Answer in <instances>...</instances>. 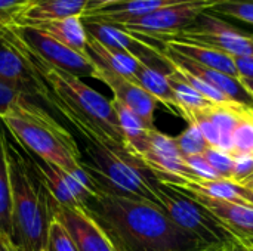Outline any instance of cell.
I'll list each match as a JSON object with an SVG mask.
<instances>
[{"instance_id":"d6a6232c","label":"cell","mask_w":253,"mask_h":251,"mask_svg":"<svg viewBox=\"0 0 253 251\" xmlns=\"http://www.w3.org/2000/svg\"><path fill=\"white\" fill-rule=\"evenodd\" d=\"M184 161L190 167V170L199 178L205 180H221L222 178L213 170V167L209 164V161L205 158V155H188L184 157Z\"/></svg>"},{"instance_id":"8d00e7d4","label":"cell","mask_w":253,"mask_h":251,"mask_svg":"<svg viewBox=\"0 0 253 251\" xmlns=\"http://www.w3.org/2000/svg\"><path fill=\"white\" fill-rule=\"evenodd\" d=\"M117 1H122V0H87L86 10L99 9V7H104V6H108V4H113V3H117Z\"/></svg>"},{"instance_id":"7c38bea8","label":"cell","mask_w":253,"mask_h":251,"mask_svg":"<svg viewBox=\"0 0 253 251\" xmlns=\"http://www.w3.org/2000/svg\"><path fill=\"white\" fill-rule=\"evenodd\" d=\"M0 80L22 90L33 99H40L43 84L16 46L6 25L0 27Z\"/></svg>"},{"instance_id":"9a60e30c","label":"cell","mask_w":253,"mask_h":251,"mask_svg":"<svg viewBox=\"0 0 253 251\" xmlns=\"http://www.w3.org/2000/svg\"><path fill=\"white\" fill-rule=\"evenodd\" d=\"M163 55L166 56V59L178 70H182L185 72H190L191 75L200 78L202 81L208 83L209 86H212L215 90H218L219 93H222L228 101L245 105L253 108V98L249 95V92L243 87V84L240 83L239 78L228 75L225 72L203 67L185 56H182L181 53L163 46L162 49Z\"/></svg>"},{"instance_id":"e0dca14e","label":"cell","mask_w":253,"mask_h":251,"mask_svg":"<svg viewBox=\"0 0 253 251\" xmlns=\"http://www.w3.org/2000/svg\"><path fill=\"white\" fill-rule=\"evenodd\" d=\"M193 1V0H122L99 9L86 10L82 15L83 22H99L110 25H125L138 21L159 9Z\"/></svg>"},{"instance_id":"277c9868","label":"cell","mask_w":253,"mask_h":251,"mask_svg":"<svg viewBox=\"0 0 253 251\" xmlns=\"http://www.w3.org/2000/svg\"><path fill=\"white\" fill-rule=\"evenodd\" d=\"M0 123L27 152L68 173L82 170L83 154L74 136L33 99L13 107Z\"/></svg>"},{"instance_id":"ab89813d","label":"cell","mask_w":253,"mask_h":251,"mask_svg":"<svg viewBox=\"0 0 253 251\" xmlns=\"http://www.w3.org/2000/svg\"><path fill=\"white\" fill-rule=\"evenodd\" d=\"M225 251H253V246L249 244H245V243H240V241H236L233 243L231 246H228Z\"/></svg>"},{"instance_id":"e575fe53","label":"cell","mask_w":253,"mask_h":251,"mask_svg":"<svg viewBox=\"0 0 253 251\" xmlns=\"http://www.w3.org/2000/svg\"><path fill=\"white\" fill-rule=\"evenodd\" d=\"M30 0H0V25L10 24Z\"/></svg>"},{"instance_id":"ba28073f","label":"cell","mask_w":253,"mask_h":251,"mask_svg":"<svg viewBox=\"0 0 253 251\" xmlns=\"http://www.w3.org/2000/svg\"><path fill=\"white\" fill-rule=\"evenodd\" d=\"M218 1L221 0H193L168 6L138 21L119 27L141 40H157L162 43L193 25L203 12L209 10Z\"/></svg>"},{"instance_id":"ee69618b","label":"cell","mask_w":253,"mask_h":251,"mask_svg":"<svg viewBox=\"0 0 253 251\" xmlns=\"http://www.w3.org/2000/svg\"><path fill=\"white\" fill-rule=\"evenodd\" d=\"M0 27H1V25H0Z\"/></svg>"},{"instance_id":"603a6c76","label":"cell","mask_w":253,"mask_h":251,"mask_svg":"<svg viewBox=\"0 0 253 251\" xmlns=\"http://www.w3.org/2000/svg\"><path fill=\"white\" fill-rule=\"evenodd\" d=\"M132 81H135L145 92H148L157 102L165 104L166 107L172 108L176 114H179V107H178L175 93H173V90L169 84L168 75L165 72L141 64L138 67Z\"/></svg>"},{"instance_id":"5bb4252c","label":"cell","mask_w":253,"mask_h":251,"mask_svg":"<svg viewBox=\"0 0 253 251\" xmlns=\"http://www.w3.org/2000/svg\"><path fill=\"white\" fill-rule=\"evenodd\" d=\"M178 188V186H175ZM185 195L191 197L197 203H200L205 209H208L221 223L228 229L234 238L240 243L253 246V209L245 204L231 203L221 198H213L205 195L199 191L188 188H178Z\"/></svg>"},{"instance_id":"484cf974","label":"cell","mask_w":253,"mask_h":251,"mask_svg":"<svg viewBox=\"0 0 253 251\" xmlns=\"http://www.w3.org/2000/svg\"><path fill=\"white\" fill-rule=\"evenodd\" d=\"M233 155H253V108L243 107L233 133Z\"/></svg>"},{"instance_id":"836d02e7","label":"cell","mask_w":253,"mask_h":251,"mask_svg":"<svg viewBox=\"0 0 253 251\" xmlns=\"http://www.w3.org/2000/svg\"><path fill=\"white\" fill-rule=\"evenodd\" d=\"M234 158V172L230 182L243 186L253 178V155H237Z\"/></svg>"},{"instance_id":"1f68e13d","label":"cell","mask_w":253,"mask_h":251,"mask_svg":"<svg viewBox=\"0 0 253 251\" xmlns=\"http://www.w3.org/2000/svg\"><path fill=\"white\" fill-rule=\"evenodd\" d=\"M28 99H33V98L24 93L22 90L16 89L15 86L0 80V117L7 114L13 107Z\"/></svg>"},{"instance_id":"4fadbf2b","label":"cell","mask_w":253,"mask_h":251,"mask_svg":"<svg viewBox=\"0 0 253 251\" xmlns=\"http://www.w3.org/2000/svg\"><path fill=\"white\" fill-rule=\"evenodd\" d=\"M55 219L67 229L79 251H116L98 222L82 207H55Z\"/></svg>"},{"instance_id":"8fae6325","label":"cell","mask_w":253,"mask_h":251,"mask_svg":"<svg viewBox=\"0 0 253 251\" xmlns=\"http://www.w3.org/2000/svg\"><path fill=\"white\" fill-rule=\"evenodd\" d=\"M138 158L153 172L156 179L163 183L179 185L182 179L191 182L199 179L184 161L175 138L157 129L150 132L147 145Z\"/></svg>"},{"instance_id":"52a82bcc","label":"cell","mask_w":253,"mask_h":251,"mask_svg":"<svg viewBox=\"0 0 253 251\" xmlns=\"http://www.w3.org/2000/svg\"><path fill=\"white\" fill-rule=\"evenodd\" d=\"M168 40L213 47L233 58H253V34L242 31L209 10L203 12L193 25Z\"/></svg>"},{"instance_id":"83f0119b","label":"cell","mask_w":253,"mask_h":251,"mask_svg":"<svg viewBox=\"0 0 253 251\" xmlns=\"http://www.w3.org/2000/svg\"><path fill=\"white\" fill-rule=\"evenodd\" d=\"M209 12L253 24V0H221Z\"/></svg>"},{"instance_id":"30bf717a","label":"cell","mask_w":253,"mask_h":251,"mask_svg":"<svg viewBox=\"0 0 253 251\" xmlns=\"http://www.w3.org/2000/svg\"><path fill=\"white\" fill-rule=\"evenodd\" d=\"M13 33L44 62L49 65L62 70L68 74H73L76 77H92L95 78V64L86 56L82 55L58 40L47 36L44 31L28 27V25H16V24H7Z\"/></svg>"},{"instance_id":"7bdbcfd3","label":"cell","mask_w":253,"mask_h":251,"mask_svg":"<svg viewBox=\"0 0 253 251\" xmlns=\"http://www.w3.org/2000/svg\"><path fill=\"white\" fill-rule=\"evenodd\" d=\"M225 249H227V247H216V249H212V250L209 251H225Z\"/></svg>"},{"instance_id":"f1b7e54d","label":"cell","mask_w":253,"mask_h":251,"mask_svg":"<svg viewBox=\"0 0 253 251\" xmlns=\"http://www.w3.org/2000/svg\"><path fill=\"white\" fill-rule=\"evenodd\" d=\"M184 118L188 123H193L202 132L203 138L206 139V142H208V145L211 148H219V133H218L215 124L212 123L211 117L208 115L206 108L196 109V111H190V112L185 114Z\"/></svg>"},{"instance_id":"5b68a950","label":"cell","mask_w":253,"mask_h":251,"mask_svg":"<svg viewBox=\"0 0 253 251\" xmlns=\"http://www.w3.org/2000/svg\"><path fill=\"white\" fill-rule=\"evenodd\" d=\"M82 169L89 175L98 192L150 203L160 209L153 191L156 176L127 151L120 152L86 142Z\"/></svg>"},{"instance_id":"b9f144b4","label":"cell","mask_w":253,"mask_h":251,"mask_svg":"<svg viewBox=\"0 0 253 251\" xmlns=\"http://www.w3.org/2000/svg\"><path fill=\"white\" fill-rule=\"evenodd\" d=\"M243 188H248V189H252L253 191V178L249 180V182H248V183H245V185H243Z\"/></svg>"},{"instance_id":"d590c367","label":"cell","mask_w":253,"mask_h":251,"mask_svg":"<svg viewBox=\"0 0 253 251\" xmlns=\"http://www.w3.org/2000/svg\"><path fill=\"white\" fill-rule=\"evenodd\" d=\"M234 62L239 71V78H253V58H234Z\"/></svg>"},{"instance_id":"f546056e","label":"cell","mask_w":253,"mask_h":251,"mask_svg":"<svg viewBox=\"0 0 253 251\" xmlns=\"http://www.w3.org/2000/svg\"><path fill=\"white\" fill-rule=\"evenodd\" d=\"M205 158L209 161V164L213 167V170L224 179V180H231L233 172H234V163L236 158L233 154L225 152L218 148H208L205 151Z\"/></svg>"},{"instance_id":"ffe728a7","label":"cell","mask_w":253,"mask_h":251,"mask_svg":"<svg viewBox=\"0 0 253 251\" xmlns=\"http://www.w3.org/2000/svg\"><path fill=\"white\" fill-rule=\"evenodd\" d=\"M86 55L95 65L104 67L110 71H114L129 80H133V75H135L138 67L142 64L130 53H127L125 50L110 49V47L101 44L98 40H95L90 36L87 40Z\"/></svg>"},{"instance_id":"44dd1931","label":"cell","mask_w":253,"mask_h":251,"mask_svg":"<svg viewBox=\"0 0 253 251\" xmlns=\"http://www.w3.org/2000/svg\"><path fill=\"white\" fill-rule=\"evenodd\" d=\"M36 28L44 31L52 38L58 40L64 46H67L82 55H86V52H87L89 36L84 30L82 16H70V18H64V19H58V21L44 22V24L37 25Z\"/></svg>"},{"instance_id":"f35d334b","label":"cell","mask_w":253,"mask_h":251,"mask_svg":"<svg viewBox=\"0 0 253 251\" xmlns=\"http://www.w3.org/2000/svg\"><path fill=\"white\" fill-rule=\"evenodd\" d=\"M239 192H240V197L243 198V201L246 203V206L252 207L253 209V191L252 189H248V188H243L239 185Z\"/></svg>"},{"instance_id":"8992f818","label":"cell","mask_w":253,"mask_h":251,"mask_svg":"<svg viewBox=\"0 0 253 251\" xmlns=\"http://www.w3.org/2000/svg\"><path fill=\"white\" fill-rule=\"evenodd\" d=\"M154 195L160 209L181 229L196 237L209 247H228L237 240L222 226V223L200 203L181 192L178 188L163 183L157 179L153 182Z\"/></svg>"},{"instance_id":"ac0fdd59","label":"cell","mask_w":253,"mask_h":251,"mask_svg":"<svg viewBox=\"0 0 253 251\" xmlns=\"http://www.w3.org/2000/svg\"><path fill=\"white\" fill-rule=\"evenodd\" d=\"M86 6L87 0H30L12 24L37 27L50 21L82 16Z\"/></svg>"},{"instance_id":"3957f363","label":"cell","mask_w":253,"mask_h":251,"mask_svg":"<svg viewBox=\"0 0 253 251\" xmlns=\"http://www.w3.org/2000/svg\"><path fill=\"white\" fill-rule=\"evenodd\" d=\"M10 178V240L19 251H46L56 203L33 170L27 151L4 129Z\"/></svg>"},{"instance_id":"6da1fadb","label":"cell","mask_w":253,"mask_h":251,"mask_svg":"<svg viewBox=\"0 0 253 251\" xmlns=\"http://www.w3.org/2000/svg\"><path fill=\"white\" fill-rule=\"evenodd\" d=\"M16 46L43 84L40 101L58 111L82 135L84 142L114 151H127L113 102L80 77L58 70L40 59L6 24Z\"/></svg>"},{"instance_id":"7402d4cb","label":"cell","mask_w":253,"mask_h":251,"mask_svg":"<svg viewBox=\"0 0 253 251\" xmlns=\"http://www.w3.org/2000/svg\"><path fill=\"white\" fill-rule=\"evenodd\" d=\"M245 105L236 102H221V104H211L206 107V112L211 117L212 123L215 124L219 133V148L225 152L233 154V133L236 126L240 120V114Z\"/></svg>"},{"instance_id":"cb8c5ba5","label":"cell","mask_w":253,"mask_h":251,"mask_svg":"<svg viewBox=\"0 0 253 251\" xmlns=\"http://www.w3.org/2000/svg\"><path fill=\"white\" fill-rule=\"evenodd\" d=\"M12 195H10V178H9V163L6 151V135L4 127L0 123V232L10 238L12 225Z\"/></svg>"},{"instance_id":"74e56055","label":"cell","mask_w":253,"mask_h":251,"mask_svg":"<svg viewBox=\"0 0 253 251\" xmlns=\"http://www.w3.org/2000/svg\"><path fill=\"white\" fill-rule=\"evenodd\" d=\"M0 251H19V250L15 247V244L12 243V240H10L7 235H4L3 232H0Z\"/></svg>"},{"instance_id":"4316f807","label":"cell","mask_w":253,"mask_h":251,"mask_svg":"<svg viewBox=\"0 0 253 251\" xmlns=\"http://www.w3.org/2000/svg\"><path fill=\"white\" fill-rule=\"evenodd\" d=\"M175 142H176L178 149L181 151L182 157L202 155L209 148L202 132L193 123H188V127L185 130H182L178 136H175Z\"/></svg>"},{"instance_id":"d6986e66","label":"cell","mask_w":253,"mask_h":251,"mask_svg":"<svg viewBox=\"0 0 253 251\" xmlns=\"http://www.w3.org/2000/svg\"><path fill=\"white\" fill-rule=\"evenodd\" d=\"M163 46L181 53L182 56L216 71L225 72L228 75H233L236 78H239V71L234 62V58L216 50L213 47H208V46H202V44H196V43H188V41H181V40H165L162 41Z\"/></svg>"},{"instance_id":"7a4b0ae2","label":"cell","mask_w":253,"mask_h":251,"mask_svg":"<svg viewBox=\"0 0 253 251\" xmlns=\"http://www.w3.org/2000/svg\"><path fill=\"white\" fill-rule=\"evenodd\" d=\"M104 229L116 251H209L196 237L175 225L154 204L96 194L83 207Z\"/></svg>"},{"instance_id":"4dcf8cb0","label":"cell","mask_w":253,"mask_h":251,"mask_svg":"<svg viewBox=\"0 0 253 251\" xmlns=\"http://www.w3.org/2000/svg\"><path fill=\"white\" fill-rule=\"evenodd\" d=\"M46 251H79L67 229L56 219H53L49 229Z\"/></svg>"},{"instance_id":"d4e9b609","label":"cell","mask_w":253,"mask_h":251,"mask_svg":"<svg viewBox=\"0 0 253 251\" xmlns=\"http://www.w3.org/2000/svg\"><path fill=\"white\" fill-rule=\"evenodd\" d=\"M168 80L175 93V98H176V102L179 107V115L185 117L187 112L196 111V109H203L209 104H212L211 101L203 98L191 84H188V81L181 75V72L176 68H173L172 72L168 74Z\"/></svg>"},{"instance_id":"60d3db41","label":"cell","mask_w":253,"mask_h":251,"mask_svg":"<svg viewBox=\"0 0 253 251\" xmlns=\"http://www.w3.org/2000/svg\"><path fill=\"white\" fill-rule=\"evenodd\" d=\"M240 83L243 84V87L249 92V95L253 98V78H248V77H240L239 78Z\"/></svg>"},{"instance_id":"9c48e42d","label":"cell","mask_w":253,"mask_h":251,"mask_svg":"<svg viewBox=\"0 0 253 251\" xmlns=\"http://www.w3.org/2000/svg\"><path fill=\"white\" fill-rule=\"evenodd\" d=\"M27 157L37 178L58 206L83 209L90 198L99 194L83 169L76 173H68L30 152H27Z\"/></svg>"},{"instance_id":"2e32d148","label":"cell","mask_w":253,"mask_h":251,"mask_svg":"<svg viewBox=\"0 0 253 251\" xmlns=\"http://www.w3.org/2000/svg\"><path fill=\"white\" fill-rule=\"evenodd\" d=\"M95 78L104 81L111 89L114 95L113 99L122 102L130 111H133L148 129L154 130V112L157 108V101L135 81L104 67L95 65Z\"/></svg>"}]
</instances>
